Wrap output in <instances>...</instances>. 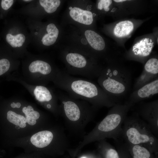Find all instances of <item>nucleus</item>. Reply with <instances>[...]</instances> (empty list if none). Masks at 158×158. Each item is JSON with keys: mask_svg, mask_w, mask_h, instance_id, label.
Listing matches in <instances>:
<instances>
[{"mask_svg": "<svg viewBox=\"0 0 158 158\" xmlns=\"http://www.w3.org/2000/svg\"><path fill=\"white\" fill-rule=\"evenodd\" d=\"M107 149L106 154L105 158H119V155L117 151L112 147H110Z\"/></svg>", "mask_w": 158, "mask_h": 158, "instance_id": "22", "label": "nucleus"}, {"mask_svg": "<svg viewBox=\"0 0 158 158\" xmlns=\"http://www.w3.org/2000/svg\"><path fill=\"white\" fill-rule=\"evenodd\" d=\"M16 107L17 108H19L21 106V104L19 102H17L16 103Z\"/></svg>", "mask_w": 158, "mask_h": 158, "instance_id": "25", "label": "nucleus"}, {"mask_svg": "<svg viewBox=\"0 0 158 158\" xmlns=\"http://www.w3.org/2000/svg\"><path fill=\"white\" fill-rule=\"evenodd\" d=\"M54 138L52 132L48 130L39 131L32 135L30 139L31 143L39 148L46 147L50 145Z\"/></svg>", "mask_w": 158, "mask_h": 158, "instance_id": "12", "label": "nucleus"}, {"mask_svg": "<svg viewBox=\"0 0 158 158\" xmlns=\"http://www.w3.org/2000/svg\"><path fill=\"white\" fill-rule=\"evenodd\" d=\"M130 146L133 155V158H150V152L147 148L138 145H131L126 143Z\"/></svg>", "mask_w": 158, "mask_h": 158, "instance_id": "17", "label": "nucleus"}, {"mask_svg": "<svg viewBox=\"0 0 158 158\" xmlns=\"http://www.w3.org/2000/svg\"><path fill=\"white\" fill-rule=\"evenodd\" d=\"M69 14L73 20L83 24L90 25L93 21V15L91 11L79 8H73L70 11Z\"/></svg>", "mask_w": 158, "mask_h": 158, "instance_id": "13", "label": "nucleus"}, {"mask_svg": "<svg viewBox=\"0 0 158 158\" xmlns=\"http://www.w3.org/2000/svg\"><path fill=\"white\" fill-rule=\"evenodd\" d=\"M126 0H114V1L116 2H120L123 1H126Z\"/></svg>", "mask_w": 158, "mask_h": 158, "instance_id": "27", "label": "nucleus"}, {"mask_svg": "<svg viewBox=\"0 0 158 158\" xmlns=\"http://www.w3.org/2000/svg\"><path fill=\"white\" fill-rule=\"evenodd\" d=\"M81 158H86L85 157H82Z\"/></svg>", "mask_w": 158, "mask_h": 158, "instance_id": "31", "label": "nucleus"}, {"mask_svg": "<svg viewBox=\"0 0 158 158\" xmlns=\"http://www.w3.org/2000/svg\"><path fill=\"white\" fill-rule=\"evenodd\" d=\"M23 1H24L28 2V1H32V0H23Z\"/></svg>", "mask_w": 158, "mask_h": 158, "instance_id": "29", "label": "nucleus"}, {"mask_svg": "<svg viewBox=\"0 0 158 158\" xmlns=\"http://www.w3.org/2000/svg\"><path fill=\"white\" fill-rule=\"evenodd\" d=\"M28 69L31 73L39 74L44 83L52 81L59 70L54 69L47 62L39 60L32 62L30 64Z\"/></svg>", "mask_w": 158, "mask_h": 158, "instance_id": "11", "label": "nucleus"}, {"mask_svg": "<svg viewBox=\"0 0 158 158\" xmlns=\"http://www.w3.org/2000/svg\"><path fill=\"white\" fill-rule=\"evenodd\" d=\"M158 60L155 58H151L146 62L143 71L135 80L133 91L158 78Z\"/></svg>", "mask_w": 158, "mask_h": 158, "instance_id": "8", "label": "nucleus"}, {"mask_svg": "<svg viewBox=\"0 0 158 158\" xmlns=\"http://www.w3.org/2000/svg\"><path fill=\"white\" fill-rule=\"evenodd\" d=\"M120 137L123 138L125 143L129 145H140L149 150L157 148V138L148 125L134 112L125 118Z\"/></svg>", "mask_w": 158, "mask_h": 158, "instance_id": "5", "label": "nucleus"}, {"mask_svg": "<svg viewBox=\"0 0 158 158\" xmlns=\"http://www.w3.org/2000/svg\"><path fill=\"white\" fill-rule=\"evenodd\" d=\"M39 2L45 11L49 13L55 12L61 3L59 0H40Z\"/></svg>", "mask_w": 158, "mask_h": 158, "instance_id": "19", "label": "nucleus"}, {"mask_svg": "<svg viewBox=\"0 0 158 158\" xmlns=\"http://www.w3.org/2000/svg\"><path fill=\"white\" fill-rule=\"evenodd\" d=\"M85 34L89 44L95 50L101 51L104 49L105 47L104 41L99 35L90 30H86Z\"/></svg>", "mask_w": 158, "mask_h": 158, "instance_id": "14", "label": "nucleus"}, {"mask_svg": "<svg viewBox=\"0 0 158 158\" xmlns=\"http://www.w3.org/2000/svg\"><path fill=\"white\" fill-rule=\"evenodd\" d=\"M158 93V78L132 91L126 101L134 106L143 100L151 97Z\"/></svg>", "mask_w": 158, "mask_h": 158, "instance_id": "9", "label": "nucleus"}, {"mask_svg": "<svg viewBox=\"0 0 158 158\" xmlns=\"http://www.w3.org/2000/svg\"><path fill=\"white\" fill-rule=\"evenodd\" d=\"M72 8H73L71 6H70L69 8V9L70 10H71L72 9Z\"/></svg>", "mask_w": 158, "mask_h": 158, "instance_id": "30", "label": "nucleus"}, {"mask_svg": "<svg viewBox=\"0 0 158 158\" xmlns=\"http://www.w3.org/2000/svg\"><path fill=\"white\" fill-rule=\"evenodd\" d=\"M67 71L68 74L78 75L90 79L98 78L103 68L95 63H90L84 55L71 52L66 56Z\"/></svg>", "mask_w": 158, "mask_h": 158, "instance_id": "6", "label": "nucleus"}, {"mask_svg": "<svg viewBox=\"0 0 158 158\" xmlns=\"http://www.w3.org/2000/svg\"><path fill=\"white\" fill-rule=\"evenodd\" d=\"M60 102V114L66 127L76 134L83 135L84 129L95 117L97 109L88 102L73 98L63 93L57 95Z\"/></svg>", "mask_w": 158, "mask_h": 158, "instance_id": "2", "label": "nucleus"}, {"mask_svg": "<svg viewBox=\"0 0 158 158\" xmlns=\"http://www.w3.org/2000/svg\"><path fill=\"white\" fill-rule=\"evenodd\" d=\"M112 3V1L111 0H100L98 3V8L101 10L104 8L105 11H108L109 10V7Z\"/></svg>", "mask_w": 158, "mask_h": 158, "instance_id": "21", "label": "nucleus"}, {"mask_svg": "<svg viewBox=\"0 0 158 158\" xmlns=\"http://www.w3.org/2000/svg\"><path fill=\"white\" fill-rule=\"evenodd\" d=\"M34 94L39 102L47 104V109L52 108L56 114H60L59 105L57 103L58 97L51 90L43 85H38L35 88Z\"/></svg>", "mask_w": 158, "mask_h": 158, "instance_id": "10", "label": "nucleus"}, {"mask_svg": "<svg viewBox=\"0 0 158 158\" xmlns=\"http://www.w3.org/2000/svg\"><path fill=\"white\" fill-rule=\"evenodd\" d=\"M46 30L48 33L43 36L41 41L43 44L48 46L53 44L56 42L58 37L59 31L53 23L48 25Z\"/></svg>", "mask_w": 158, "mask_h": 158, "instance_id": "16", "label": "nucleus"}, {"mask_svg": "<svg viewBox=\"0 0 158 158\" xmlns=\"http://www.w3.org/2000/svg\"><path fill=\"white\" fill-rule=\"evenodd\" d=\"M11 107L14 108L16 107V103L14 102H12L11 104Z\"/></svg>", "mask_w": 158, "mask_h": 158, "instance_id": "26", "label": "nucleus"}, {"mask_svg": "<svg viewBox=\"0 0 158 158\" xmlns=\"http://www.w3.org/2000/svg\"><path fill=\"white\" fill-rule=\"evenodd\" d=\"M25 40V35L22 34H18L15 35L8 33L6 35V40L13 47H20L24 43Z\"/></svg>", "mask_w": 158, "mask_h": 158, "instance_id": "18", "label": "nucleus"}, {"mask_svg": "<svg viewBox=\"0 0 158 158\" xmlns=\"http://www.w3.org/2000/svg\"><path fill=\"white\" fill-rule=\"evenodd\" d=\"M52 81L70 96L86 101L97 109L116 104L99 85L90 80L73 77L65 71L59 70Z\"/></svg>", "mask_w": 158, "mask_h": 158, "instance_id": "1", "label": "nucleus"}, {"mask_svg": "<svg viewBox=\"0 0 158 158\" xmlns=\"http://www.w3.org/2000/svg\"><path fill=\"white\" fill-rule=\"evenodd\" d=\"M25 117L27 122L29 125L33 126L36 123V120L31 118L30 116L25 115Z\"/></svg>", "mask_w": 158, "mask_h": 158, "instance_id": "24", "label": "nucleus"}, {"mask_svg": "<svg viewBox=\"0 0 158 158\" xmlns=\"http://www.w3.org/2000/svg\"><path fill=\"white\" fill-rule=\"evenodd\" d=\"M133 28V24L131 21L128 20L122 21L116 24L114 30V32L118 37H123L129 35Z\"/></svg>", "mask_w": 158, "mask_h": 158, "instance_id": "15", "label": "nucleus"}, {"mask_svg": "<svg viewBox=\"0 0 158 158\" xmlns=\"http://www.w3.org/2000/svg\"><path fill=\"white\" fill-rule=\"evenodd\" d=\"M26 126V123H24L21 126H20V127L21 128H25Z\"/></svg>", "mask_w": 158, "mask_h": 158, "instance_id": "28", "label": "nucleus"}, {"mask_svg": "<svg viewBox=\"0 0 158 158\" xmlns=\"http://www.w3.org/2000/svg\"><path fill=\"white\" fill-rule=\"evenodd\" d=\"M131 72L121 66L112 65L103 68L97 78L99 86L116 103H121L131 89Z\"/></svg>", "mask_w": 158, "mask_h": 158, "instance_id": "4", "label": "nucleus"}, {"mask_svg": "<svg viewBox=\"0 0 158 158\" xmlns=\"http://www.w3.org/2000/svg\"><path fill=\"white\" fill-rule=\"evenodd\" d=\"M131 109L149 126L153 134L157 138L158 134V100L145 102L141 101Z\"/></svg>", "mask_w": 158, "mask_h": 158, "instance_id": "7", "label": "nucleus"}, {"mask_svg": "<svg viewBox=\"0 0 158 158\" xmlns=\"http://www.w3.org/2000/svg\"><path fill=\"white\" fill-rule=\"evenodd\" d=\"M14 1L13 0H2L1 1V6L4 10H7L13 5Z\"/></svg>", "mask_w": 158, "mask_h": 158, "instance_id": "23", "label": "nucleus"}, {"mask_svg": "<svg viewBox=\"0 0 158 158\" xmlns=\"http://www.w3.org/2000/svg\"><path fill=\"white\" fill-rule=\"evenodd\" d=\"M7 118L10 123L19 127L27 122L25 118L23 116L18 114L11 110L8 111L7 113Z\"/></svg>", "mask_w": 158, "mask_h": 158, "instance_id": "20", "label": "nucleus"}, {"mask_svg": "<svg viewBox=\"0 0 158 158\" xmlns=\"http://www.w3.org/2000/svg\"><path fill=\"white\" fill-rule=\"evenodd\" d=\"M133 106L127 101L116 104L111 107L106 116L87 135L79 144V147L106 138L115 141L120 137L122 126L129 111Z\"/></svg>", "mask_w": 158, "mask_h": 158, "instance_id": "3", "label": "nucleus"}]
</instances>
